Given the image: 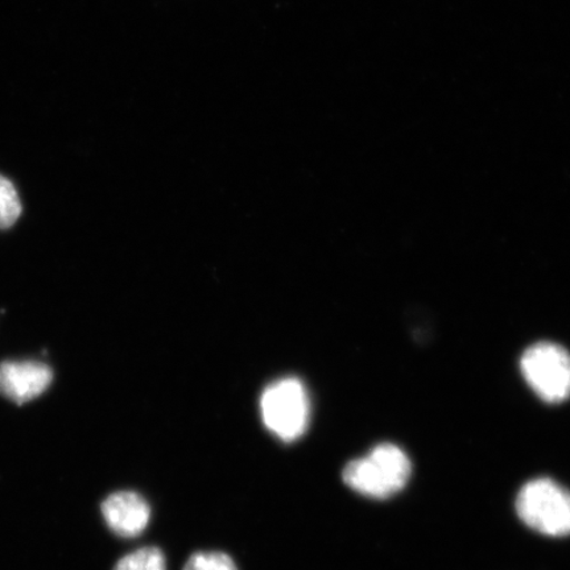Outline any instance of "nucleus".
I'll use <instances>...</instances> for the list:
<instances>
[{"instance_id":"obj_6","label":"nucleus","mask_w":570,"mask_h":570,"mask_svg":"<svg viewBox=\"0 0 570 570\" xmlns=\"http://www.w3.org/2000/svg\"><path fill=\"white\" fill-rule=\"evenodd\" d=\"M101 511L110 531L125 539L138 538L146 531L151 519V508L135 491H118L107 497Z\"/></svg>"},{"instance_id":"obj_9","label":"nucleus","mask_w":570,"mask_h":570,"mask_svg":"<svg viewBox=\"0 0 570 570\" xmlns=\"http://www.w3.org/2000/svg\"><path fill=\"white\" fill-rule=\"evenodd\" d=\"M184 570H238L229 554L224 552H197L190 556Z\"/></svg>"},{"instance_id":"obj_7","label":"nucleus","mask_w":570,"mask_h":570,"mask_svg":"<svg viewBox=\"0 0 570 570\" xmlns=\"http://www.w3.org/2000/svg\"><path fill=\"white\" fill-rule=\"evenodd\" d=\"M114 570H167L166 556L156 547L140 548L120 559Z\"/></svg>"},{"instance_id":"obj_3","label":"nucleus","mask_w":570,"mask_h":570,"mask_svg":"<svg viewBox=\"0 0 570 570\" xmlns=\"http://www.w3.org/2000/svg\"><path fill=\"white\" fill-rule=\"evenodd\" d=\"M261 412L267 430L284 443H292L308 430V392L295 377L275 382L263 392Z\"/></svg>"},{"instance_id":"obj_1","label":"nucleus","mask_w":570,"mask_h":570,"mask_svg":"<svg viewBox=\"0 0 570 570\" xmlns=\"http://www.w3.org/2000/svg\"><path fill=\"white\" fill-rule=\"evenodd\" d=\"M411 473L409 455L403 449L386 443L373 448L366 458L348 462L342 472V480L355 493L386 499L404 489Z\"/></svg>"},{"instance_id":"obj_2","label":"nucleus","mask_w":570,"mask_h":570,"mask_svg":"<svg viewBox=\"0 0 570 570\" xmlns=\"http://www.w3.org/2000/svg\"><path fill=\"white\" fill-rule=\"evenodd\" d=\"M517 512L525 525L547 537L570 534V491L550 479L525 483L517 498Z\"/></svg>"},{"instance_id":"obj_5","label":"nucleus","mask_w":570,"mask_h":570,"mask_svg":"<svg viewBox=\"0 0 570 570\" xmlns=\"http://www.w3.org/2000/svg\"><path fill=\"white\" fill-rule=\"evenodd\" d=\"M53 381L46 363L24 361L0 363V394L21 405L45 394Z\"/></svg>"},{"instance_id":"obj_8","label":"nucleus","mask_w":570,"mask_h":570,"mask_svg":"<svg viewBox=\"0 0 570 570\" xmlns=\"http://www.w3.org/2000/svg\"><path fill=\"white\" fill-rule=\"evenodd\" d=\"M21 214V203L13 184L0 175V230L10 229Z\"/></svg>"},{"instance_id":"obj_4","label":"nucleus","mask_w":570,"mask_h":570,"mask_svg":"<svg viewBox=\"0 0 570 570\" xmlns=\"http://www.w3.org/2000/svg\"><path fill=\"white\" fill-rule=\"evenodd\" d=\"M530 387L548 403L570 397V354L550 342L533 345L520 362Z\"/></svg>"}]
</instances>
